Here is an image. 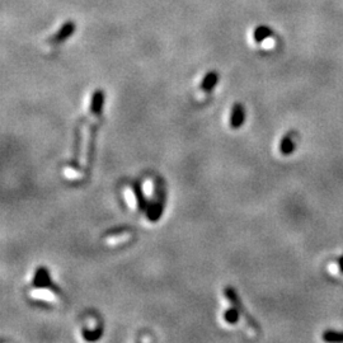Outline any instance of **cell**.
<instances>
[{
  "label": "cell",
  "instance_id": "cell-4",
  "mask_svg": "<svg viewBox=\"0 0 343 343\" xmlns=\"http://www.w3.org/2000/svg\"><path fill=\"white\" fill-rule=\"evenodd\" d=\"M133 231L130 228H118V229L110 230L103 235V240L106 244H111V246H116V244H121L133 238Z\"/></svg>",
  "mask_w": 343,
  "mask_h": 343
},
{
  "label": "cell",
  "instance_id": "cell-5",
  "mask_svg": "<svg viewBox=\"0 0 343 343\" xmlns=\"http://www.w3.org/2000/svg\"><path fill=\"white\" fill-rule=\"evenodd\" d=\"M246 121V111L240 103L233 104L229 116V126L233 130H238Z\"/></svg>",
  "mask_w": 343,
  "mask_h": 343
},
{
  "label": "cell",
  "instance_id": "cell-7",
  "mask_svg": "<svg viewBox=\"0 0 343 343\" xmlns=\"http://www.w3.org/2000/svg\"><path fill=\"white\" fill-rule=\"evenodd\" d=\"M217 83H219V74L216 71L207 72L204 76V79H202L201 85H200V91H204V93H211L217 85Z\"/></svg>",
  "mask_w": 343,
  "mask_h": 343
},
{
  "label": "cell",
  "instance_id": "cell-9",
  "mask_svg": "<svg viewBox=\"0 0 343 343\" xmlns=\"http://www.w3.org/2000/svg\"><path fill=\"white\" fill-rule=\"evenodd\" d=\"M239 318H240L239 312H238L234 306L233 309H230V310H227V313H224V320L227 321V323H229V324H234V323H236V321L239 320Z\"/></svg>",
  "mask_w": 343,
  "mask_h": 343
},
{
  "label": "cell",
  "instance_id": "cell-6",
  "mask_svg": "<svg viewBox=\"0 0 343 343\" xmlns=\"http://www.w3.org/2000/svg\"><path fill=\"white\" fill-rule=\"evenodd\" d=\"M74 31H75V23L74 22H67L65 24L61 27L60 29H59V32H57L56 35L52 37V40H51V42L52 44H63L65 40H68V38L70 37V36L74 33Z\"/></svg>",
  "mask_w": 343,
  "mask_h": 343
},
{
  "label": "cell",
  "instance_id": "cell-10",
  "mask_svg": "<svg viewBox=\"0 0 343 343\" xmlns=\"http://www.w3.org/2000/svg\"><path fill=\"white\" fill-rule=\"evenodd\" d=\"M280 149H281V153H282V154H285V155H289L290 153L293 151L294 142H293V140L290 138V136H286V137H283L282 142H281Z\"/></svg>",
  "mask_w": 343,
  "mask_h": 343
},
{
  "label": "cell",
  "instance_id": "cell-1",
  "mask_svg": "<svg viewBox=\"0 0 343 343\" xmlns=\"http://www.w3.org/2000/svg\"><path fill=\"white\" fill-rule=\"evenodd\" d=\"M29 295L33 299L48 302L59 301L61 299V291L52 282L50 274L45 267H38L36 270L33 278H32Z\"/></svg>",
  "mask_w": 343,
  "mask_h": 343
},
{
  "label": "cell",
  "instance_id": "cell-2",
  "mask_svg": "<svg viewBox=\"0 0 343 343\" xmlns=\"http://www.w3.org/2000/svg\"><path fill=\"white\" fill-rule=\"evenodd\" d=\"M224 295H225V297L228 299V301L231 304V306H234V308L239 312L240 318L244 320V324H246V328L248 329L249 333L252 334V336L258 333L259 332L258 324H257L254 319L249 315L248 310L246 309V306L243 305V302L240 301L239 296H238L235 290L231 289V287H227V289L224 290Z\"/></svg>",
  "mask_w": 343,
  "mask_h": 343
},
{
  "label": "cell",
  "instance_id": "cell-8",
  "mask_svg": "<svg viewBox=\"0 0 343 343\" xmlns=\"http://www.w3.org/2000/svg\"><path fill=\"white\" fill-rule=\"evenodd\" d=\"M271 36H274V32L270 29V27H267V25H259V27H257L254 31V33H253V38H254L255 42H263L265 40H267L268 37H271Z\"/></svg>",
  "mask_w": 343,
  "mask_h": 343
},
{
  "label": "cell",
  "instance_id": "cell-3",
  "mask_svg": "<svg viewBox=\"0 0 343 343\" xmlns=\"http://www.w3.org/2000/svg\"><path fill=\"white\" fill-rule=\"evenodd\" d=\"M125 197H126L129 206L133 210H141V208L146 207L145 193L142 191V187H138L137 184H131L127 188H125Z\"/></svg>",
  "mask_w": 343,
  "mask_h": 343
}]
</instances>
